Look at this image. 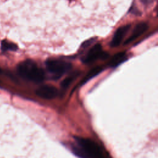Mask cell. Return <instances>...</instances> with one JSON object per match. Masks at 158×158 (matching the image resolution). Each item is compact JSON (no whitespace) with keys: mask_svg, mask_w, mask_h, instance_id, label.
I'll return each mask as SVG.
<instances>
[{"mask_svg":"<svg viewBox=\"0 0 158 158\" xmlns=\"http://www.w3.org/2000/svg\"><path fill=\"white\" fill-rule=\"evenodd\" d=\"M76 145L72 146L73 153L80 157L99 158L103 156L100 147L93 141L81 137H75Z\"/></svg>","mask_w":158,"mask_h":158,"instance_id":"1","label":"cell"},{"mask_svg":"<svg viewBox=\"0 0 158 158\" xmlns=\"http://www.w3.org/2000/svg\"><path fill=\"white\" fill-rule=\"evenodd\" d=\"M17 72L23 78L35 83H41L44 79L43 69L30 59L20 63L17 66Z\"/></svg>","mask_w":158,"mask_h":158,"instance_id":"2","label":"cell"},{"mask_svg":"<svg viewBox=\"0 0 158 158\" xmlns=\"http://www.w3.org/2000/svg\"><path fill=\"white\" fill-rule=\"evenodd\" d=\"M45 65L48 71L56 78L60 77L72 67L70 63L59 59H48Z\"/></svg>","mask_w":158,"mask_h":158,"instance_id":"3","label":"cell"},{"mask_svg":"<svg viewBox=\"0 0 158 158\" xmlns=\"http://www.w3.org/2000/svg\"><path fill=\"white\" fill-rule=\"evenodd\" d=\"M106 57H107V54L102 51L101 44H96L89 50L83 59V62L85 64H90L100 57L105 58Z\"/></svg>","mask_w":158,"mask_h":158,"instance_id":"4","label":"cell"},{"mask_svg":"<svg viewBox=\"0 0 158 158\" xmlns=\"http://www.w3.org/2000/svg\"><path fill=\"white\" fill-rule=\"evenodd\" d=\"M36 94L46 99H51L56 98L58 94L57 88L51 85H43L36 90Z\"/></svg>","mask_w":158,"mask_h":158,"instance_id":"5","label":"cell"},{"mask_svg":"<svg viewBox=\"0 0 158 158\" xmlns=\"http://www.w3.org/2000/svg\"><path fill=\"white\" fill-rule=\"evenodd\" d=\"M130 28V25H126L118 28L114 35V36L110 42V46L112 47H116L118 46Z\"/></svg>","mask_w":158,"mask_h":158,"instance_id":"6","label":"cell"},{"mask_svg":"<svg viewBox=\"0 0 158 158\" xmlns=\"http://www.w3.org/2000/svg\"><path fill=\"white\" fill-rule=\"evenodd\" d=\"M148 28V26L146 23L140 22L138 23L134 28L131 35L125 41L124 44H128L131 41H133V40H135V39H136L138 37L141 36L143 33H144L147 30Z\"/></svg>","mask_w":158,"mask_h":158,"instance_id":"7","label":"cell"},{"mask_svg":"<svg viewBox=\"0 0 158 158\" xmlns=\"http://www.w3.org/2000/svg\"><path fill=\"white\" fill-rule=\"evenodd\" d=\"M126 59H127V56L125 53L123 52H119L116 54L115 56H114L112 57L110 62H109V65L112 67H115L118 65L124 62Z\"/></svg>","mask_w":158,"mask_h":158,"instance_id":"8","label":"cell"},{"mask_svg":"<svg viewBox=\"0 0 158 158\" xmlns=\"http://www.w3.org/2000/svg\"><path fill=\"white\" fill-rule=\"evenodd\" d=\"M102 70V67L100 66L96 67L93 69H92L89 72H88L86 75L84 77L81 81V84H84L86 81H88L89 80L92 78L93 77L96 76L98 74H99L101 71Z\"/></svg>","mask_w":158,"mask_h":158,"instance_id":"9","label":"cell"},{"mask_svg":"<svg viewBox=\"0 0 158 158\" xmlns=\"http://www.w3.org/2000/svg\"><path fill=\"white\" fill-rule=\"evenodd\" d=\"M1 49L3 51H16L17 49V46L10 42H9L6 40H3L1 42Z\"/></svg>","mask_w":158,"mask_h":158,"instance_id":"10","label":"cell"},{"mask_svg":"<svg viewBox=\"0 0 158 158\" xmlns=\"http://www.w3.org/2000/svg\"><path fill=\"white\" fill-rule=\"evenodd\" d=\"M77 74H74L72 75L71 76L68 77L67 78H66L65 80H63V81L61 83V86L62 87L63 89H66L67 88H68V86L71 84V83L73 81V79L77 77Z\"/></svg>","mask_w":158,"mask_h":158,"instance_id":"11","label":"cell"},{"mask_svg":"<svg viewBox=\"0 0 158 158\" xmlns=\"http://www.w3.org/2000/svg\"><path fill=\"white\" fill-rule=\"evenodd\" d=\"M154 0H141V2L144 5H149L150 4L152 3Z\"/></svg>","mask_w":158,"mask_h":158,"instance_id":"12","label":"cell"}]
</instances>
